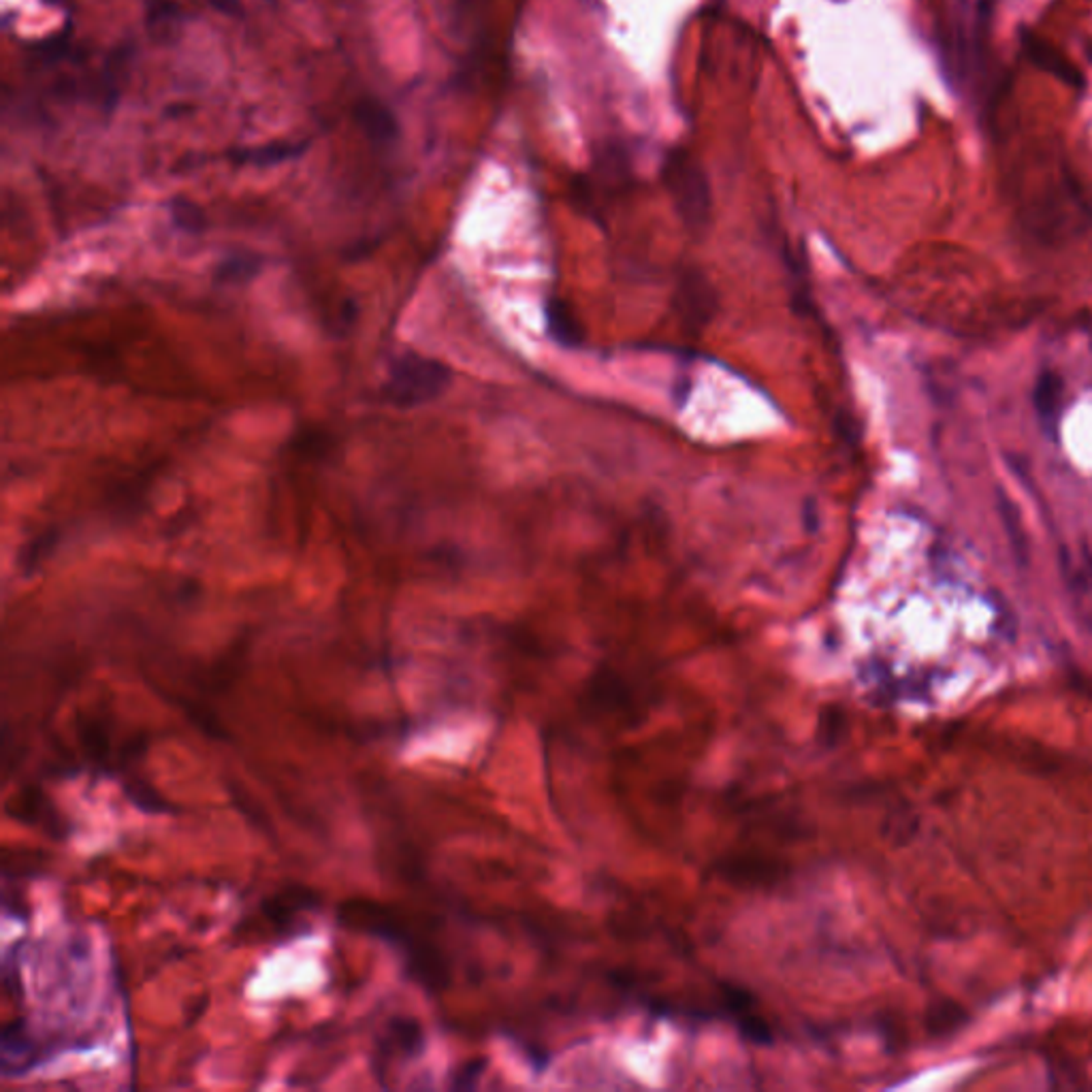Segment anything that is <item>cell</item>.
I'll list each match as a JSON object with an SVG mask.
<instances>
[{"instance_id":"1","label":"cell","mask_w":1092,"mask_h":1092,"mask_svg":"<svg viewBox=\"0 0 1092 1092\" xmlns=\"http://www.w3.org/2000/svg\"><path fill=\"white\" fill-rule=\"evenodd\" d=\"M338 920L344 928L370 934L396 950L406 966V974L414 982L430 988L442 986L446 970L440 962V954L428 942H422V936L412 930V926H406V920L396 909L370 898H350L340 905Z\"/></svg>"},{"instance_id":"2","label":"cell","mask_w":1092,"mask_h":1092,"mask_svg":"<svg viewBox=\"0 0 1092 1092\" xmlns=\"http://www.w3.org/2000/svg\"><path fill=\"white\" fill-rule=\"evenodd\" d=\"M450 380L452 372L442 361L410 350L393 359L380 398L393 408H418L438 400Z\"/></svg>"},{"instance_id":"3","label":"cell","mask_w":1092,"mask_h":1092,"mask_svg":"<svg viewBox=\"0 0 1092 1092\" xmlns=\"http://www.w3.org/2000/svg\"><path fill=\"white\" fill-rule=\"evenodd\" d=\"M663 184L675 209L691 233H705L713 214L709 177L687 149H673L663 163Z\"/></svg>"},{"instance_id":"4","label":"cell","mask_w":1092,"mask_h":1092,"mask_svg":"<svg viewBox=\"0 0 1092 1092\" xmlns=\"http://www.w3.org/2000/svg\"><path fill=\"white\" fill-rule=\"evenodd\" d=\"M424 1050L422 1028L414 1018L396 1016L384 1024V1030L376 1037V1076L382 1080L390 1063H402L420 1056Z\"/></svg>"},{"instance_id":"5","label":"cell","mask_w":1092,"mask_h":1092,"mask_svg":"<svg viewBox=\"0 0 1092 1092\" xmlns=\"http://www.w3.org/2000/svg\"><path fill=\"white\" fill-rule=\"evenodd\" d=\"M318 905V896L303 888H286L271 894L261 902V916L273 928V934H293L301 916L312 912Z\"/></svg>"},{"instance_id":"6","label":"cell","mask_w":1092,"mask_h":1092,"mask_svg":"<svg viewBox=\"0 0 1092 1092\" xmlns=\"http://www.w3.org/2000/svg\"><path fill=\"white\" fill-rule=\"evenodd\" d=\"M3 1073L7 1078L33 1071L43 1058V1050L24 1018H15L3 1028Z\"/></svg>"},{"instance_id":"7","label":"cell","mask_w":1092,"mask_h":1092,"mask_svg":"<svg viewBox=\"0 0 1092 1092\" xmlns=\"http://www.w3.org/2000/svg\"><path fill=\"white\" fill-rule=\"evenodd\" d=\"M677 310L691 327H703L709 322L715 310V295L703 273H683L677 288Z\"/></svg>"},{"instance_id":"8","label":"cell","mask_w":1092,"mask_h":1092,"mask_svg":"<svg viewBox=\"0 0 1092 1092\" xmlns=\"http://www.w3.org/2000/svg\"><path fill=\"white\" fill-rule=\"evenodd\" d=\"M1020 41H1022L1026 56L1030 58V63L1037 65L1042 71H1048L1050 75H1054L1060 81H1065L1071 88L1084 86V75L1080 73V69L1065 54H1060V49H1056L1052 43L1037 37L1035 33H1030V30H1022Z\"/></svg>"},{"instance_id":"9","label":"cell","mask_w":1092,"mask_h":1092,"mask_svg":"<svg viewBox=\"0 0 1092 1092\" xmlns=\"http://www.w3.org/2000/svg\"><path fill=\"white\" fill-rule=\"evenodd\" d=\"M354 120L359 129L366 133L376 145H390L400 137L398 117L384 103L376 99H361L354 107Z\"/></svg>"},{"instance_id":"10","label":"cell","mask_w":1092,"mask_h":1092,"mask_svg":"<svg viewBox=\"0 0 1092 1092\" xmlns=\"http://www.w3.org/2000/svg\"><path fill=\"white\" fill-rule=\"evenodd\" d=\"M308 141H299V143H293V141H276V143H267V145H259V147H244V149H235L231 159L237 163V165H252V167H276V165H282L286 161H293V159H299L306 155L308 149Z\"/></svg>"},{"instance_id":"11","label":"cell","mask_w":1092,"mask_h":1092,"mask_svg":"<svg viewBox=\"0 0 1092 1092\" xmlns=\"http://www.w3.org/2000/svg\"><path fill=\"white\" fill-rule=\"evenodd\" d=\"M1060 404H1063V382H1060V378L1054 372H1044L1035 386V406H1037L1044 430L1050 438L1058 434Z\"/></svg>"},{"instance_id":"12","label":"cell","mask_w":1092,"mask_h":1092,"mask_svg":"<svg viewBox=\"0 0 1092 1092\" xmlns=\"http://www.w3.org/2000/svg\"><path fill=\"white\" fill-rule=\"evenodd\" d=\"M546 329H549L551 338L566 348H574L583 342V327L572 312L568 303L553 299L551 306L546 308Z\"/></svg>"},{"instance_id":"13","label":"cell","mask_w":1092,"mask_h":1092,"mask_svg":"<svg viewBox=\"0 0 1092 1092\" xmlns=\"http://www.w3.org/2000/svg\"><path fill=\"white\" fill-rule=\"evenodd\" d=\"M261 267H263V259L261 257L250 254V252H239V254H233V257L225 259L218 265L216 280L225 282V284L248 282V280H252L257 276V273L261 271Z\"/></svg>"},{"instance_id":"14","label":"cell","mask_w":1092,"mask_h":1092,"mask_svg":"<svg viewBox=\"0 0 1092 1092\" xmlns=\"http://www.w3.org/2000/svg\"><path fill=\"white\" fill-rule=\"evenodd\" d=\"M169 211L173 225L184 233H201L205 229V211L184 197L171 199Z\"/></svg>"},{"instance_id":"15","label":"cell","mask_w":1092,"mask_h":1092,"mask_svg":"<svg viewBox=\"0 0 1092 1092\" xmlns=\"http://www.w3.org/2000/svg\"><path fill=\"white\" fill-rule=\"evenodd\" d=\"M209 3L229 15H235L239 11V0H209Z\"/></svg>"},{"instance_id":"16","label":"cell","mask_w":1092,"mask_h":1092,"mask_svg":"<svg viewBox=\"0 0 1092 1092\" xmlns=\"http://www.w3.org/2000/svg\"><path fill=\"white\" fill-rule=\"evenodd\" d=\"M1090 568H1092V564H1090Z\"/></svg>"}]
</instances>
